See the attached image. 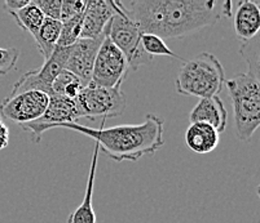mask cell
Masks as SVG:
<instances>
[{"label":"cell","instance_id":"cell-21","mask_svg":"<svg viewBox=\"0 0 260 223\" xmlns=\"http://www.w3.org/2000/svg\"><path fill=\"white\" fill-rule=\"evenodd\" d=\"M140 46L144 53L152 58L154 56H167V57L179 58V56L167 47V44L165 43L162 37L157 36V35L143 34L141 35Z\"/></svg>","mask_w":260,"mask_h":223},{"label":"cell","instance_id":"cell-25","mask_svg":"<svg viewBox=\"0 0 260 223\" xmlns=\"http://www.w3.org/2000/svg\"><path fill=\"white\" fill-rule=\"evenodd\" d=\"M30 3V0H6L3 3L4 9L8 12L9 15L18 12L20 9H22L23 7H26Z\"/></svg>","mask_w":260,"mask_h":223},{"label":"cell","instance_id":"cell-12","mask_svg":"<svg viewBox=\"0 0 260 223\" xmlns=\"http://www.w3.org/2000/svg\"><path fill=\"white\" fill-rule=\"evenodd\" d=\"M115 2L113 0H88L82 20V39H98L103 36L104 30L115 15Z\"/></svg>","mask_w":260,"mask_h":223},{"label":"cell","instance_id":"cell-17","mask_svg":"<svg viewBox=\"0 0 260 223\" xmlns=\"http://www.w3.org/2000/svg\"><path fill=\"white\" fill-rule=\"evenodd\" d=\"M61 32V21L57 20H49L46 18L34 36V40L37 43L38 49H39L40 55L43 56L44 61L51 57L52 52L57 47L58 37Z\"/></svg>","mask_w":260,"mask_h":223},{"label":"cell","instance_id":"cell-8","mask_svg":"<svg viewBox=\"0 0 260 223\" xmlns=\"http://www.w3.org/2000/svg\"><path fill=\"white\" fill-rule=\"evenodd\" d=\"M69 51L70 47L69 48L56 47L54 51L52 52L51 57L44 61L43 66L25 72L13 84L11 95H17V93H22V92L27 91L42 92V93H46L48 97L53 95L52 83L57 77V75L65 70L66 61L69 57Z\"/></svg>","mask_w":260,"mask_h":223},{"label":"cell","instance_id":"cell-9","mask_svg":"<svg viewBox=\"0 0 260 223\" xmlns=\"http://www.w3.org/2000/svg\"><path fill=\"white\" fill-rule=\"evenodd\" d=\"M48 101L49 97L46 93L38 91L9 95L0 106V115L17 125H25L43 116Z\"/></svg>","mask_w":260,"mask_h":223},{"label":"cell","instance_id":"cell-10","mask_svg":"<svg viewBox=\"0 0 260 223\" xmlns=\"http://www.w3.org/2000/svg\"><path fill=\"white\" fill-rule=\"evenodd\" d=\"M80 117L79 109H78L77 101L72 98L62 97L58 95L49 96L48 106L43 116L38 119L37 121L21 125L26 132H30L35 143H40L42 136L51 130L56 125L68 123H77Z\"/></svg>","mask_w":260,"mask_h":223},{"label":"cell","instance_id":"cell-2","mask_svg":"<svg viewBox=\"0 0 260 223\" xmlns=\"http://www.w3.org/2000/svg\"><path fill=\"white\" fill-rule=\"evenodd\" d=\"M103 124L100 128H91L78 123H68L54 128L72 129L92 138L99 149L117 163L138 161L143 156H152L165 145V121L155 114H146L140 124L110 128H104Z\"/></svg>","mask_w":260,"mask_h":223},{"label":"cell","instance_id":"cell-22","mask_svg":"<svg viewBox=\"0 0 260 223\" xmlns=\"http://www.w3.org/2000/svg\"><path fill=\"white\" fill-rule=\"evenodd\" d=\"M84 8H86V2H83V0H62L60 21L63 22V21L82 16Z\"/></svg>","mask_w":260,"mask_h":223},{"label":"cell","instance_id":"cell-1","mask_svg":"<svg viewBox=\"0 0 260 223\" xmlns=\"http://www.w3.org/2000/svg\"><path fill=\"white\" fill-rule=\"evenodd\" d=\"M123 8L141 34L165 39L185 37L232 16V2L217 0H135Z\"/></svg>","mask_w":260,"mask_h":223},{"label":"cell","instance_id":"cell-11","mask_svg":"<svg viewBox=\"0 0 260 223\" xmlns=\"http://www.w3.org/2000/svg\"><path fill=\"white\" fill-rule=\"evenodd\" d=\"M104 37L105 35L98 37V39H82L80 37L74 46L70 47L69 57H68L65 65L66 71L74 74L86 84L91 83L94 60H96Z\"/></svg>","mask_w":260,"mask_h":223},{"label":"cell","instance_id":"cell-26","mask_svg":"<svg viewBox=\"0 0 260 223\" xmlns=\"http://www.w3.org/2000/svg\"><path fill=\"white\" fill-rule=\"evenodd\" d=\"M9 143V129L3 121H0V150L6 149Z\"/></svg>","mask_w":260,"mask_h":223},{"label":"cell","instance_id":"cell-24","mask_svg":"<svg viewBox=\"0 0 260 223\" xmlns=\"http://www.w3.org/2000/svg\"><path fill=\"white\" fill-rule=\"evenodd\" d=\"M18 51L16 48H0V75H7L16 67L18 61Z\"/></svg>","mask_w":260,"mask_h":223},{"label":"cell","instance_id":"cell-3","mask_svg":"<svg viewBox=\"0 0 260 223\" xmlns=\"http://www.w3.org/2000/svg\"><path fill=\"white\" fill-rule=\"evenodd\" d=\"M225 84L233 105L236 136L249 142L260 125L259 74L247 70L225 80Z\"/></svg>","mask_w":260,"mask_h":223},{"label":"cell","instance_id":"cell-7","mask_svg":"<svg viewBox=\"0 0 260 223\" xmlns=\"http://www.w3.org/2000/svg\"><path fill=\"white\" fill-rule=\"evenodd\" d=\"M128 70V62L124 55L109 40V37H104L94 60L91 83L103 88L122 86Z\"/></svg>","mask_w":260,"mask_h":223},{"label":"cell","instance_id":"cell-5","mask_svg":"<svg viewBox=\"0 0 260 223\" xmlns=\"http://www.w3.org/2000/svg\"><path fill=\"white\" fill-rule=\"evenodd\" d=\"M115 15L108 22L104 34L124 55L129 69L136 71L141 65L152 61V57L146 56L141 49L140 40L143 34L126 13L122 2H115Z\"/></svg>","mask_w":260,"mask_h":223},{"label":"cell","instance_id":"cell-15","mask_svg":"<svg viewBox=\"0 0 260 223\" xmlns=\"http://www.w3.org/2000/svg\"><path fill=\"white\" fill-rule=\"evenodd\" d=\"M220 142V133L209 124L193 123L185 132V145L198 155H206L214 151Z\"/></svg>","mask_w":260,"mask_h":223},{"label":"cell","instance_id":"cell-18","mask_svg":"<svg viewBox=\"0 0 260 223\" xmlns=\"http://www.w3.org/2000/svg\"><path fill=\"white\" fill-rule=\"evenodd\" d=\"M11 16L15 18L16 23L20 26L21 29L29 32L32 37L37 35V32L39 31V29L43 25L44 20H46L43 13L35 6L32 0H30V3L27 6L23 7L18 12L12 13Z\"/></svg>","mask_w":260,"mask_h":223},{"label":"cell","instance_id":"cell-23","mask_svg":"<svg viewBox=\"0 0 260 223\" xmlns=\"http://www.w3.org/2000/svg\"><path fill=\"white\" fill-rule=\"evenodd\" d=\"M32 2L43 13L44 18L60 21L62 0H32Z\"/></svg>","mask_w":260,"mask_h":223},{"label":"cell","instance_id":"cell-4","mask_svg":"<svg viewBox=\"0 0 260 223\" xmlns=\"http://www.w3.org/2000/svg\"><path fill=\"white\" fill-rule=\"evenodd\" d=\"M225 84L223 65L214 55L205 52L185 61L175 80V89L181 96L210 98L219 96Z\"/></svg>","mask_w":260,"mask_h":223},{"label":"cell","instance_id":"cell-16","mask_svg":"<svg viewBox=\"0 0 260 223\" xmlns=\"http://www.w3.org/2000/svg\"><path fill=\"white\" fill-rule=\"evenodd\" d=\"M99 152L100 149L94 143L93 154H92L91 166H89L88 180H87L86 192H84L83 201L80 203L75 210H73L68 217V223H98L96 219V213L93 210V204H92V198H93V187H94V178H96V170H98L99 163Z\"/></svg>","mask_w":260,"mask_h":223},{"label":"cell","instance_id":"cell-20","mask_svg":"<svg viewBox=\"0 0 260 223\" xmlns=\"http://www.w3.org/2000/svg\"><path fill=\"white\" fill-rule=\"evenodd\" d=\"M82 20H83V15L61 22V32L57 47L69 48L79 40L80 34H82Z\"/></svg>","mask_w":260,"mask_h":223},{"label":"cell","instance_id":"cell-27","mask_svg":"<svg viewBox=\"0 0 260 223\" xmlns=\"http://www.w3.org/2000/svg\"><path fill=\"white\" fill-rule=\"evenodd\" d=\"M0 121H2V119H0Z\"/></svg>","mask_w":260,"mask_h":223},{"label":"cell","instance_id":"cell-6","mask_svg":"<svg viewBox=\"0 0 260 223\" xmlns=\"http://www.w3.org/2000/svg\"><path fill=\"white\" fill-rule=\"evenodd\" d=\"M75 101L80 117H88L89 120L103 117V121H105L109 117L120 116L126 110V97L123 95L122 86L103 88L89 83Z\"/></svg>","mask_w":260,"mask_h":223},{"label":"cell","instance_id":"cell-19","mask_svg":"<svg viewBox=\"0 0 260 223\" xmlns=\"http://www.w3.org/2000/svg\"><path fill=\"white\" fill-rule=\"evenodd\" d=\"M88 84L84 83L82 79H79L78 76H75L72 72L61 71L60 74L57 75V77L54 79L53 83H52V92L53 95L62 96V97L72 98V100H75L78 97L80 92L83 91V88Z\"/></svg>","mask_w":260,"mask_h":223},{"label":"cell","instance_id":"cell-13","mask_svg":"<svg viewBox=\"0 0 260 223\" xmlns=\"http://www.w3.org/2000/svg\"><path fill=\"white\" fill-rule=\"evenodd\" d=\"M189 121L193 123L209 124L217 132L221 133L225 130L228 123V111H226L224 102L219 96L210 98H202L193 107L189 115Z\"/></svg>","mask_w":260,"mask_h":223},{"label":"cell","instance_id":"cell-14","mask_svg":"<svg viewBox=\"0 0 260 223\" xmlns=\"http://www.w3.org/2000/svg\"><path fill=\"white\" fill-rule=\"evenodd\" d=\"M233 27L238 40L243 44L257 36L260 30V3L257 0H243L238 4Z\"/></svg>","mask_w":260,"mask_h":223}]
</instances>
